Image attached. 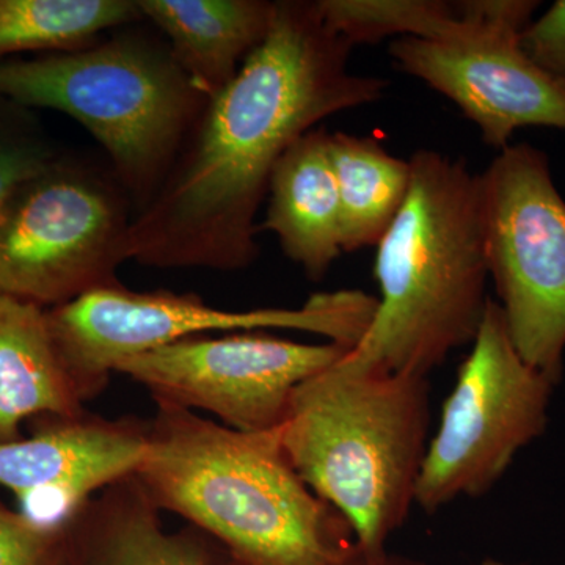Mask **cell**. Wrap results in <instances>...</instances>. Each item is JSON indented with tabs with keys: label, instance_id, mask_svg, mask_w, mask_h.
I'll list each match as a JSON object with an SVG mask.
<instances>
[{
	"label": "cell",
	"instance_id": "obj_1",
	"mask_svg": "<svg viewBox=\"0 0 565 565\" xmlns=\"http://www.w3.org/2000/svg\"><path fill=\"white\" fill-rule=\"evenodd\" d=\"M352 47L318 3L275 2L269 35L207 102L161 188L134 215L125 262L222 273L250 266L256 214L281 156L330 115L384 95L388 82L349 70Z\"/></svg>",
	"mask_w": 565,
	"mask_h": 565
},
{
	"label": "cell",
	"instance_id": "obj_2",
	"mask_svg": "<svg viewBox=\"0 0 565 565\" xmlns=\"http://www.w3.org/2000/svg\"><path fill=\"white\" fill-rule=\"evenodd\" d=\"M137 479L161 511L221 542L236 565H426L356 542L294 470L280 433H241L154 401Z\"/></svg>",
	"mask_w": 565,
	"mask_h": 565
},
{
	"label": "cell",
	"instance_id": "obj_3",
	"mask_svg": "<svg viewBox=\"0 0 565 565\" xmlns=\"http://www.w3.org/2000/svg\"><path fill=\"white\" fill-rule=\"evenodd\" d=\"M411 166L407 200L375 255L382 297L343 362L427 377L473 343L490 300L489 267L479 174L462 159L427 150Z\"/></svg>",
	"mask_w": 565,
	"mask_h": 565
},
{
	"label": "cell",
	"instance_id": "obj_4",
	"mask_svg": "<svg viewBox=\"0 0 565 565\" xmlns=\"http://www.w3.org/2000/svg\"><path fill=\"white\" fill-rule=\"evenodd\" d=\"M429 423L427 377L340 359L297 386L278 433L305 484L348 520L362 548L384 553L415 504Z\"/></svg>",
	"mask_w": 565,
	"mask_h": 565
},
{
	"label": "cell",
	"instance_id": "obj_5",
	"mask_svg": "<svg viewBox=\"0 0 565 565\" xmlns=\"http://www.w3.org/2000/svg\"><path fill=\"white\" fill-rule=\"evenodd\" d=\"M0 96L79 121L106 150L111 174L137 212L161 188L210 102L169 44L137 33L85 50L0 62Z\"/></svg>",
	"mask_w": 565,
	"mask_h": 565
},
{
	"label": "cell",
	"instance_id": "obj_6",
	"mask_svg": "<svg viewBox=\"0 0 565 565\" xmlns=\"http://www.w3.org/2000/svg\"><path fill=\"white\" fill-rule=\"evenodd\" d=\"M377 299L360 291L315 294L302 308L226 311L195 294L96 289L47 311L81 399L103 392L115 367L152 349L212 332L299 330L355 348L373 321Z\"/></svg>",
	"mask_w": 565,
	"mask_h": 565
},
{
	"label": "cell",
	"instance_id": "obj_7",
	"mask_svg": "<svg viewBox=\"0 0 565 565\" xmlns=\"http://www.w3.org/2000/svg\"><path fill=\"white\" fill-rule=\"evenodd\" d=\"M131 204L114 174L58 159L0 211V294L57 308L121 285Z\"/></svg>",
	"mask_w": 565,
	"mask_h": 565
},
{
	"label": "cell",
	"instance_id": "obj_8",
	"mask_svg": "<svg viewBox=\"0 0 565 565\" xmlns=\"http://www.w3.org/2000/svg\"><path fill=\"white\" fill-rule=\"evenodd\" d=\"M484 245L512 343L557 385L565 353V202L548 158L509 145L479 174Z\"/></svg>",
	"mask_w": 565,
	"mask_h": 565
},
{
	"label": "cell",
	"instance_id": "obj_9",
	"mask_svg": "<svg viewBox=\"0 0 565 565\" xmlns=\"http://www.w3.org/2000/svg\"><path fill=\"white\" fill-rule=\"evenodd\" d=\"M555 386L522 359L500 303L490 299L427 446L415 504L433 514L457 498L489 492L516 455L544 435Z\"/></svg>",
	"mask_w": 565,
	"mask_h": 565
},
{
	"label": "cell",
	"instance_id": "obj_10",
	"mask_svg": "<svg viewBox=\"0 0 565 565\" xmlns=\"http://www.w3.org/2000/svg\"><path fill=\"white\" fill-rule=\"evenodd\" d=\"M467 25L445 40L396 39L397 68L456 104L489 147L504 150L525 126L565 131V88L525 54L520 36L541 3L462 0Z\"/></svg>",
	"mask_w": 565,
	"mask_h": 565
},
{
	"label": "cell",
	"instance_id": "obj_11",
	"mask_svg": "<svg viewBox=\"0 0 565 565\" xmlns=\"http://www.w3.org/2000/svg\"><path fill=\"white\" fill-rule=\"evenodd\" d=\"M349 351L255 330L173 341L125 360L115 373L139 382L154 401L210 412L241 433H269L285 422L297 386Z\"/></svg>",
	"mask_w": 565,
	"mask_h": 565
},
{
	"label": "cell",
	"instance_id": "obj_12",
	"mask_svg": "<svg viewBox=\"0 0 565 565\" xmlns=\"http://www.w3.org/2000/svg\"><path fill=\"white\" fill-rule=\"evenodd\" d=\"M55 419L31 438L0 444V486L44 527L65 526L96 493L136 473L148 448V423L87 412Z\"/></svg>",
	"mask_w": 565,
	"mask_h": 565
},
{
	"label": "cell",
	"instance_id": "obj_13",
	"mask_svg": "<svg viewBox=\"0 0 565 565\" xmlns=\"http://www.w3.org/2000/svg\"><path fill=\"white\" fill-rule=\"evenodd\" d=\"M329 137L313 129L281 156L270 177L266 221L258 228L274 233L285 255L311 280L326 277L343 253Z\"/></svg>",
	"mask_w": 565,
	"mask_h": 565
},
{
	"label": "cell",
	"instance_id": "obj_14",
	"mask_svg": "<svg viewBox=\"0 0 565 565\" xmlns=\"http://www.w3.org/2000/svg\"><path fill=\"white\" fill-rule=\"evenodd\" d=\"M143 20L169 40L174 61L204 98L236 77L273 25L267 0H137Z\"/></svg>",
	"mask_w": 565,
	"mask_h": 565
},
{
	"label": "cell",
	"instance_id": "obj_15",
	"mask_svg": "<svg viewBox=\"0 0 565 565\" xmlns=\"http://www.w3.org/2000/svg\"><path fill=\"white\" fill-rule=\"evenodd\" d=\"M136 475L107 486L66 523L71 565H212L203 542L170 533Z\"/></svg>",
	"mask_w": 565,
	"mask_h": 565
},
{
	"label": "cell",
	"instance_id": "obj_16",
	"mask_svg": "<svg viewBox=\"0 0 565 565\" xmlns=\"http://www.w3.org/2000/svg\"><path fill=\"white\" fill-rule=\"evenodd\" d=\"M81 399L43 307L0 294V444L35 415L77 418Z\"/></svg>",
	"mask_w": 565,
	"mask_h": 565
},
{
	"label": "cell",
	"instance_id": "obj_17",
	"mask_svg": "<svg viewBox=\"0 0 565 565\" xmlns=\"http://www.w3.org/2000/svg\"><path fill=\"white\" fill-rule=\"evenodd\" d=\"M329 152L340 196L343 252L377 247L407 200L411 161L390 154L374 137L345 132L330 134Z\"/></svg>",
	"mask_w": 565,
	"mask_h": 565
},
{
	"label": "cell",
	"instance_id": "obj_18",
	"mask_svg": "<svg viewBox=\"0 0 565 565\" xmlns=\"http://www.w3.org/2000/svg\"><path fill=\"white\" fill-rule=\"evenodd\" d=\"M141 20L137 0H0V58L85 50Z\"/></svg>",
	"mask_w": 565,
	"mask_h": 565
},
{
	"label": "cell",
	"instance_id": "obj_19",
	"mask_svg": "<svg viewBox=\"0 0 565 565\" xmlns=\"http://www.w3.org/2000/svg\"><path fill=\"white\" fill-rule=\"evenodd\" d=\"M323 21L351 46L399 39L445 40L462 32L459 2L441 0H316Z\"/></svg>",
	"mask_w": 565,
	"mask_h": 565
},
{
	"label": "cell",
	"instance_id": "obj_20",
	"mask_svg": "<svg viewBox=\"0 0 565 565\" xmlns=\"http://www.w3.org/2000/svg\"><path fill=\"white\" fill-rule=\"evenodd\" d=\"M0 565H71L66 525H36L0 501Z\"/></svg>",
	"mask_w": 565,
	"mask_h": 565
},
{
	"label": "cell",
	"instance_id": "obj_21",
	"mask_svg": "<svg viewBox=\"0 0 565 565\" xmlns=\"http://www.w3.org/2000/svg\"><path fill=\"white\" fill-rule=\"evenodd\" d=\"M57 161L40 141L0 134V211L22 185L46 173Z\"/></svg>",
	"mask_w": 565,
	"mask_h": 565
},
{
	"label": "cell",
	"instance_id": "obj_22",
	"mask_svg": "<svg viewBox=\"0 0 565 565\" xmlns=\"http://www.w3.org/2000/svg\"><path fill=\"white\" fill-rule=\"evenodd\" d=\"M520 44L539 68L565 88V0H557L539 20L531 21Z\"/></svg>",
	"mask_w": 565,
	"mask_h": 565
},
{
	"label": "cell",
	"instance_id": "obj_23",
	"mask_svg": "<svg viewBox=\"0 0 565 565\" xmlns=\"http://www.w3.org/2000/svg\"><path fill=\"white\" fill-rule=\"evenodd\" d=\"M479 565H522V564H511L504 563V561L493 559V557H487V559L482 561Z\"/></svg>",
	"mask_w": 565,
	"mask_h": 565
}]
</instances>
